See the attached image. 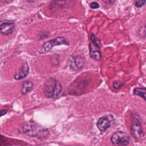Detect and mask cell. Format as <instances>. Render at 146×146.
I'll use <instances>...</instances> for the list:
<instances>
[{"instance_id": "6da1fadb", "label": "cell", "mask_w": 146, "mask_h": 146, "mask_svg": "<svg viewBox=\"0 0 146 146\" xmlns=\"http://www.w3.org/2000/svg\"><path fill=\"white\" fill-rule=\"evenodd\" d=\"M22 130L26 135L37 138H46L49 134L47 129L40 127L33 121L26 123L22 126Z\"/></svg>"}, {"instance_id": "7a4b0ae2", "label": "cell", "mask_w": 146, "mask_h": 146, "mask_svg": "<svg viewBox=\"0 0 146 146\" xmlns=\"http://www.w3.org/2000/svg\"><path fill=\"white\" fill-rule=\"evenodd\" d=\"M62 87L60 83L54 78L48 79L44 86V94L49 98H56L60 94Z\"/></svg>"}, {"instance_id": "3957f363", "label": "cell", "mask_w": 146, "mask_h": 146, "mask_svg": "<svg viewBox=\"0 0 146 146\" xmlns=\"http://www.w3.org/2000/svg\"><path fill=\"white\" fill-rule=\"evenodd\" d=\"M129 136L122 131L115 132L111 137V142L116 146L126 145L129 143Z\"/></svg>"}, {"instance_id": "277c9868", "label": "cell", "mask_w": 146, "mask_h": 146, "mask_svg": "<svg viewBox=\"0 0 146 146\" xmlns=\"http://www.w3.org/2000/svg\"><path fill=\"white\" fill-rule=\"evenodd\" d=\"M131 132L136 138H141L143 136L141 121L139 117L135 115L132 116Z\"/></svg>"}, {"instance_id": "5b68a950", "label": "cell", "mask_w": 146, "mask_h": 146, "mask_svg": "<svg viewBox=\"0 0 146 146\" xmlns=\"http://www.w3.org/2000/svg\"><path fill=\"white\" fill-rule=\"evenodd\" d=\"M62 44H68V42L64 37L59 36L45 42L43 47L45 51H49L53 47Z\"/></svg>"}, {"instance_id": "8992f818", "label": "cell", "mask_w": 146, "mask_h": 146, "mask_svg": "<svg viewBox=\"0 0 146 146\" xmlns=\"http://www.w3.org/2000/svg\"><path fill=\"white\" fill-rule=\"evenodd\" d=\"M69 66L71 69L74 71H78L82 69L85 65V59L80 56H71L68 61Z\"/></svg>"}, {"instance_id": "52a82bcc", "label": "cell", "mask_w": 146, "mask_h": 146, "mask_svg": "<svg viewBox=\"0 0 146 146\" xmlns=\"http://www.w3.org/2000/svg\"><path fill=\"white\" fill-rule=\"evenodd\" d=\"M15 27V23L11 22H0V33L2 35H8L10 34Z\"/></svg>"}, {"instance_id": "ba28073f", "label": "cell", "mask_w": 146, "mask_h": 146, "mask_svg": "<svg viewBox=\"0 0 146 146\" xmlns=\"http://www.w3.org/2000/svg\"><path fill=\"white\" fill-rule=\"evenodd\" d=\"M90 54L91 58L96 60H99L101 58V53L99 50V46L91 42L89 45Z\"/></svg>"}, {"instance_id": "9c48e42d", "label": "cell", "mask_w": 146, "mask_h": 146, "mask_svg": "<svg viewBox=\"0 0 146 146\" xmlns=\"http://www.w3.org/2000/svg\"><path fill=\"white\" fill-rule=\"evenodd\" d=\"M110 126V120L107 116H103L99 119L97 122V127L102 131H105Z\"/></svg>"}, {"instance_id": "30bf717a", "label": "cell", "mask_w": 146, "mask_h": 146, "mask_svg": "<svg viewBox=\"0 0 146 146\" xmlns=\"http://www.w3.org/2000/svg\"><path fill=\"white\" fill-rule=\"evenodd\" d=\"M29 68L27 64V63L24 64L23 66L22 67V68L15 74L14 78L16 80H19L25 78L29 73Z\"/></svg>"}, {"instance_id": "8fae6325", "label": "cell", "mask_w": 146, "mask_h": 146, "mask_svg": "<svg viewBox=\"0 0 146 146\" xmlns=\"http://www.w3.org/2000/svg\"><path fill=\"white\" fill-rule=\"evenodd\" d=\"M33 88V84L29 80L24 81L22 83V87L21 92L22 94L25 95L30 92Z\"/></svg>"}, {"instance_id": "7c38bea8", "label": "cell", "mask_w": 146, "mask_h": 146, "mask_svg": "<svg viewBox=\"0 0 146 146\" xmlns=\"http://www.w3.org/2000/svg\"><path fill=\"white\" fill-rule=\"evenodd\" d=\"M134 94L136 95L142 97L146 100V88H137L134 90Z\"/></svg>"}, {"instance_id": "4fadbf2b", "label": "cell", "mask_w": 146, "mask_h": 146, "mask_svg": "<svg viewBox=\"0 0 146 146\" xmlns=\"http://www.w3.org/2000/svg\"><path fill=\"white\" fill-rule=\"evenodd\" d=\"M146 0H135V5L137 7H141L145 3Z\"/></svg>"}, {"instance_id": "5bb4252c", "label": "cell", "mask_w": 146, "mask_h": 146, "mask_svg": "<svg viewBox=\"0 0 146 146\" xmlns=\"http://www.w3.org/2000/svg\"><path fill=\"white\" fill-rule=\"evenodd\" d=\"M139 34L142 36H146V25L140 27L139 30Z\"/></svg>"}, {"instance_id": "9a60e30c", "label": "cell", "mask_w": 146, "mask_h": 146, "mask_svg": "<svg viewBox=\"0 0 146 146\" xmlns=\"http://www.w3.org/2000/svg\"><path fill=\"white\" fill-rule=\"evenodd\" d=\"M113 87L117 89L120 88L121 86L124 85V83L120 81H115L113 83Z\"/></svg>"}, {"instance_id": "2e32d148", "label": "cell", "mask_w": 146, "mask_h": 146, "mask_svg": "<svg viewBox=\"0 0 146 146\" xmlns=\"http://www.w3.org/2000/svg\"><path fill=\"white\" fill-rule=\"evenodd\" d=\"M90 7L91 9H98L99 7V5L98 3L96 2H92L90 5Z\"/></svg>"}, {"instance_id": "e0dca14e", "label": "cell", "mask_w": 146, "mask_h": 146, "mask_svg": "<svg viewBox=\"0 0 146 146\" xmlns=\"http://www.w3.org/2000/svg\"><path fill=\"white\" fill-rule=\"evenodd\" d=\"M115 0H103V1L107 4H112L115 2Z\"/></svg>"}, {"instance_id": "ac0fdd59", "label": "cell", "mask_w": 146, "mask_h": 146, "mask_svg": "<svg viewBox=\"0 0 146 146\" xmlns=\"http://www.w3.org/2000/svg\"><path fill=\"white\" fill-rule=\"evenodd\" d=\"M6 113H7V110H0V117L5 115Z\"/></svg>"}, {"instance_id": "d6986e66", "label": "cell", "mask_w": 146, "mask_h": 146, "mask_svg": "<svg viewBox=\"0 0 146 146\" xmlns=\"http://www.w3.org/2000/svg\"><path fill=\"white\" fill-rule=\"evenodd\" d=\"M1 1L4 3H9V2H11V1H13V0H1Z\"/></svg>"}]
</instances>
